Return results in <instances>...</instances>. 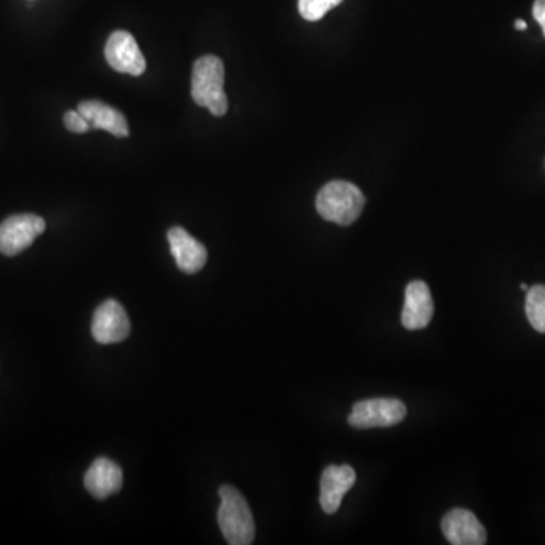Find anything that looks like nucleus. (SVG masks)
I'll return each instance as SVG.
<instances>
[{
	"label": "nucleus",
	"mask_w": 545,
	"mask_h": 545,
	"mask_svg": "<svg viewBox=\"0 0 545 545\" xmlns=\"http://www.w3.org/2000/svg\"><path fill=\"white\" fill-rule=\"evenodd\" d=\"M191 96L194 102L215 117L228 113L229 102L225 93V66L214 55L199 58L191 76Z\"/></svg>",
	"instance_id": "nucleus-1"
},
{
	"label": "nucleus",
	"mask_w": 545,
	"mask_h": 545,
	"mask_svg": "<svg viewBox=\"0 0 545 545\" xmlns=\"http://www.w3.org/2000/svg\"><path fill=\"white\" fill-rule=\"evenodd\" d=\"M318 214L335 225L349 226L358 220L365 206V197L355 184L332 181L321 188L317 196Z\"/></svg>",
	"instance_id": "nucleus-2"
},
{
	"label": "nucleus",
	"mask_w": 545,
	"mask_h": 545,
	"mask_svg": "<svg viewBox=\"0 0 545 545\" xmlns=\"http://www.w3.org/2000/svg\"><path fill=\"white\" fill-rule=\"evenodd\" d=\"M218 524L228 544L249 545L255 539V520L243 494L231 485L220 488Z\"/></svg>",
	"instance_id": "nucleus-3"
},
{
	"label": "nucleus",
	"mask_w": 545,
	"mask_h": 545,
	"mask_svg": "<svg viewBox=\"0 0 545 545\" xmlns=\"http://www.w3.org/2000/svg\"><path fill=\"white\" fill-rule=\"evenodd\" d=\"M406 412L405 403L399 399L362 400L353 406L349 424L355 429L396 426L405 420Z\"/></svg>",
	"instance_id": "nucleus-4"
},
{
	"label": "nucleus",
	"mask_w": 545,
	"mask_h": 545,
	"mask_svg": "<svg viewBox=\"0 0 545 545\" xmlns=\"http://www.w3.org/2000/svg\"><path fill=\"white\" fill-rule=\"evenodd\" d=\"M46 231V222L35 214L8 217L0 225V253L16 256L32 246L37 237Z\"/></svg>",
	"instance_id": "nucleus-5"
},
{
	"label": "nucleus",
	"mask_w": 545,
	"mask_h": 545,
	"mask_svg": "<svg viewBox=\"0 0 545 545\" xmlns=\"http://www.w3.org/2000/svg\"><path fill=\"white\" fill-rule=\"evenodd\" d=\"M131 332V321L125 308L116 300L103 302L94 312L91 334L99 344L122 343Z\"/></svg>",
	"instance_id": "nucleus-6"
},
{
	"label": "nucleus",
	"mask_w": 545,
	"mask_h": 545,
	"mask_svg": "<svg viewBox=\"0 0 545 545\" xmlns=\"http://www.w3.org/2000/svg\"><path fill=\"white\" fill-rule=\"evenodd\" d=\"M105 58L116 72L131 76H141L146 72L143 52L129 32L116 31L109 35Z\"/></svg>",
	"instance_id": "nucleus-7"
},
{
	"label": "nucleus",
	"mask_w": 545,
	"mask_h": 545,
	"mask_svg": "<svg viewBox=\"0 0 545 545\" xmlns=\"http://www.w3.org/2000/svg\"><path fill=\"white\" fill-rule=\"evenodd\" d=\"M356 482V473L350 465H329L320 482V505L327 515L335 514Z\"/></svg>",
	"instance_id": "nucleus-8"
},
{
	"label": "nucleus",
	"mask_w": 545,
	"mask_h": 545,
	"mask_svg": "<svg viewBox=\"0 0 545 545\" xmlns=\"http://www.w3.org/2000/svg\"><path fill=\"white\" fill-rule=\"evenodd\" d=\"M444 536L453 545H483L486 544V530L476 515L467 509H453L441 523Z\"/></svg>",
	"instance_id": "nucleus-9"
},
{
	"label": "nucleus",
	"mask_w": 545,
	"mask_h": 545,
	"mask_svg": "<svg viewBox=\"0 0 545 545\" xmlns=\"http://www.w3.org/2000/svg\"><path fill=\"white\" fill-rule=\"evenodd\" d=\"M167 240H169L170 250L175 256L179 270L184 271L187 275H194L205 267L206 259H208L206 247L196 238L191 237L185 229L179 228V226L170 229Z\"/></svg>",
	"instance_id": "nucleus-10"
},
{
	"label": "nucleus",
	"mask_w": 545,
	"mask_h": 545,
	"mask_svg": "<svg viewBox=\"0 0 545 545\" xmlns=\"http://www.w3.org/2000/svg\"><path fill=\"white\" fill-rule=\"evenodd\" d=\"M433 317V300L429 287L423 281H414L406 287L402 324L408 331H420L429 326Z\"/></svg>",
	"instance_id": "nucleus-11"
},
{
	"label": "nucleus",
	"mask_w": 545,
	"mask_h": 545,
	"mask_svg": "<svg viewBox=\"0 0 545 545\" xmlns=\"http://www.w3.org/2000/svg\"><path fill=\"white\" fill-rule=\"evenodd\" d=\"M88 493L97 500L108 499L119 493L123 486V471L116 462L108 458H99L88 468L84 477Z\"/></svg>",
	"instance_id": "nucleus-12"
},
{
	"label": "nucleus",
	"mask_w": 545,
	"mask_h": 545,
	"mask_svg": "<svg viewBox=\"0 0 545 545\" xmlns=\"http://www.w3.org/2000/svg\"><path fill=\"white\" fill-rule=\"evenodd\" d=\"M78 111L88 120L91 129H103L117 138H126L129 135L128 120L113 106L100 100H84L79 103Z\"/></svg>",
	"instance_id": "nucleus-13"
},
{
	"label": "nucleus",
	"mask_w": 545,
	"mask_h": 545,
	"mask_svg": "<svg viewBox=\"0 0 545 545\" xmlns=\"http://www.w3.org/2000/svg\"><path fill=\"white\" fill-rule=\"evenodd\" d=\"M526 315L533 329L545 334V285H535L527 291Z\"/></svg>",
	"instance_id": "nucleus-14"
},
{
	"label": "nucleus",
	"mask_w": 545,
	"mask_h": 545,
	"mask_svg": "<svg viewBox=\"0 0 545 545\" xmlns=\"http://www.w3.org/2000/svg\"><path fill=\"white\" fill-rule=\"evenodd\" d=\"M343 0H299V13L308 22H318Z\"/></svg>",
	"instance_id": "nucleus-15"
},
{
	"label": "nucleus",
	"mask_w": 545,
	"mask_h": 545,
	"mask_svg": "<svg viewBox=\"0 0 545 545\" xmlns=\"http://www.w3.org/2000/svg\"><path fill=\"white\" fill-rule=\"evenodd\" d=\"M64 125L73 134H85L91 129L90 123L79 111H67L64 114Z\"/></svg>",
	"instance_id": "nucleus-16"
},
{
	"label": "nucleus",
	"mask_w": 545,
	"mask_h": 545,
	"mask_svg": "<svg viewBox=\"0 0 545 545\" xmlns=\"http://www.w3.org/2000/svg\"><path fill=\"white\" fill-rule=\"evenodd\" d=\"M533 17L541 25L545 37V0H535V4H533Z\"/></svg>",
	"instance_id": "nucleus-17"
},
{
	"label": "nucleus",
	"mask_w": 545,
	"mask_h": 545,
	"mask_svg": "<svg viewBox=\"0 0 545 545\" xmlns=\"http://www.w3.org/2000/svg\"><path fill=\"white\" fill-rule=\"evenodd\" d=\"M526 28L527 25L524 20H517V22H515V29H518V31H526Z\"/></svg>",
	"instance_id": "nucleus-18"
},
{
	"label": "nucleus",
	"mask_w": 545,
	"mask_h": 545,
	"mask_svg": "<svg viewBox=\"0 0 545 545\" xmlns=\"http://www.w3.org/2000/svg\"><path fill=\"white\" fill-rule=\"evenodd\" d=\"M520 288H521V290H523V291H529V287H527L526 284H521V285H520Z\"/></svg>",
	"instance_id": "nucleus-19"
}]
</instances>
